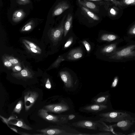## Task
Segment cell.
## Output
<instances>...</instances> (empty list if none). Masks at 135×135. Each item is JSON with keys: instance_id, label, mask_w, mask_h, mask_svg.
Instances as JSON below:
<instances>
[{"instance_id": "1", "label": "cell", "mask_w": 135, "mask_h": 135, "mask_svg": "<svg viewBox=\"0 0 135 135\" xmlns=\"http://www.w3.org/2000/svg\"><path fill=\"white\" fill-rule=\"evenodd\" d=\"M102 120L109 123H117L131 116L126 112L118 111L110 112L99 114Z\"/></svg>"}, {"instance_id": "2", "label": "cell", "mask_w": 135, "mask_h": 135, "mask_svg": "<svg viewBox=\"0 0 135 135\" xmlns=\"http://www.w3.org/2000/svg\"><path fill=\"white\" fill-rule=\"evenodd\" d=\"M46 109H41L38 112L39 116L45 120L54 122L66 123L68 119V115H62L60 116H56L47 113Z\"/></svg>"}, {"instance_id": "3", "label": "cell", "mask_w": 135, "mask_h": 135, "mask_svg": "<svg viewBox=\"0 0 135 135\" xmlns=\"http://www.w3.org/2000/svg\"><path fill=\"white\" fill-rule=\"evenodd\" d=\"M39 96L38 93L35 91L26 92L24 96L25 108L27 111L32 106Z\"/></svg>"}, {"instance_id": "4", "label": "cell", "mask_w": 135, "mask_h": 135, "mask_svg": "<svg viewBox=\"0 0 135 135\" xmlns=\"http://www.w3.org/2000/svg\"><path fill=\"white\" fill-rule=\"evenodd\" d=\"M48 112L55 113H61L67 111L69 110V107L66 103L50 104L45 107Z\"/></svg>"}, {"instance_id": "5", "label": "cell", "mask_w": 135, "mask_h": 135, "mask_svg": "<svg viewBox=\"0 0 135 135\" xmlns=\"http://www.w3.org/2000/svg\"><path fill=\"white\" fill-rule=\"evenodd\" d=\"M100 124L91 120H83L73 123L72 125L76 127L96 130Z\"/></svg>"}, {"instance_id": "6", "label": "cell", "mask_w": 135, "mask_h": 135, "mask_svg": "<svg viewBox=\"0 0 135 135\" xmlns=\"http://www.w3.org/2000/svg\"><path fill=\"white\" fill-rule=\"evenodd\" d=\"M134 119L131 117L117 123L112 125V126L118 128L123 131H127L129 130L135 122Z\"/></svg>"}, {"instance_id": "7", "label": "cell", "mask_w": 135, "mask_h": 135, "mask_svg": "<svg viewBox=\"0 0 135 135\" xmlns=\"http://www.w3.org/2000/svg\"><path fill=\"white\" fill-rule=\"evenodd\" d=\"M66 17L65 15L63 17L59 26L57 28L52 29L51 36L54 41L58 40L61 37L64 32V25Z\"/></svg>"}, {"instance_id": "8", "label": "cell", "mask_w": 135, "mask_h": 135, "mask_svg": "<svg viewBox=\"0 0 135 135\" xmlns=\"http://www.w3.org/2000/svg\"><path fill=\"white\" fill-rule=\"evenodd\" d=\"M70 5L66 1H62L59 2L54 7L52 12V17L59 15L65 10L70 8Z\"/></svg>"}, {"instance_id": "9", "label": "cell", "mask_w": 135, "mask_h": 135, "mask_svg": "<svg viewBox=\"0 0 135 135\" xmlns=\"http://www.w3.org/2000/svg\"><path fill=\"white\" fill-rule=\"evenodd\" d=\"M60 75L62 80L64 83L65 86L70 88L73 86V81L71 75L68 71H61Z\"/></svg>"}, {"instance_id": "10", "label": "cell", "mask_w": 135, "mask_h": 135, "mask_svg": "<svg viewBox=\"0 0 135 135\" xmlns=\"http://www.w3.org/2000/svg\"><path fill=\"white\" fill-rule=\"evenodd\" d=\"M107 106L105 104H95L84 107L83 109L88 112H98L107 108Z\"/></svg>"}, {"instance_id": "11", "label": "cell", "mask_w": 135, "mask_h": 135, "mask_svg": "<svg viewBox=\"0 0 135 135\" xmlns=\"http://www.w3.org/2000/svg\"><path fill=\"white\" fill-rule=\"evenodd\" d=\"M83 55L81 49L77 48L71 50L68 54L67 58L68 60H75L81 57Z\"/></svg>"}, {"instance_id": "12", "label": "cell", "mask_w": 135, "mask_h": 135, "mask_svg": "<svg viewBox=\"0 0 135 135\" xmlns=\"http://www.w3.org/2000/svg\"><path fill=\"white\" fill-rule=\"evenodd\" d=\"M38 131L42 133L43 135H60L65 133V131L57 128H46Z\"/></svg>"}, {"instance_id": "13", "label": "cell", "mask_w": 135, "mask_h": 135, "mask_svg": "<svg viewBox=\"0 0 135 135\" xmlns=\"http://www.w3.org/2000/svg\"><path fill=\"white\" fill-rule=\"evenodd\" d=\"M16 121L12 122V121L7 119V124H11L17 126L23 129L28 130L32 129V128L28 126L27 125L22 119H16Z\"/></svg>"}, {"instance_id": "14", "label": "cell", "mask_w": 135, "mask_h": 135, "mask_svg": "<svg viewBox=\"0 0 135 135\" xmlns=\"http://www.w3.org/2000/svg\"><path fill=\"white\" fill-rule=\"evenodd\" d=\"M79 4L88 9H90L94 11L97 12L98 9L96 5L94 3L86 1L85 0H78Z\"/></svg>"}, {"instance_id": "15", "label": "cell", "mask_w": 135, "mask_h": 135, "mask_svg": "<svg viewBox=\"0 0 135 135\" xmlns=\"http://www.w3.org/2000/svg\"><path fill=\"white\" fill-rule=\"evenodd\" d=\"M25 15V13L22 9L16 10L13 13L12 20L15 22H18L23 19Z\"/></svg>"}, {"instance_id": "16", "label": "cell", "mask_w": 135, "mask_h": 135, "mask_svg": "<svg viewBox=\"0 0 135 135\" xmlns=\"http://www.w3.org/2000/svg\"><path fill=\"white\" fill-rule=\"evenodd\" d=\"M73 20V17L71 14H68L66 19L64 25V36H65L71 28Z\"/></svg>"}, {"instance_id": "17", "label": "cell", "mask_w": 135, "mask_h": 135, "mask_svg": "<svg viewBox=\"0 0 135 135\" xmlns=\"http://www.w3.org/2000/svg\"><path fill=\"white\" fill-rule=\"evenodd\" d=\"M13 75L15 77L24 78H30L32 77L31 73L26 68L22 70L20 72L13 74Z\"/></svg>"}, {"instance_id": "18", "label": "cell", "mask_w": 135, "mask_h": 135, "mask_svg": "<svg viewBox=\"0 0 135 135\" xmlns=\"http://www.w3.org/2000/svg\"><path fill=\"white\" fill-rule=\"evenodd\" d=\"M109 97V95H103L94 98L93 101L95 104H105L107 103Z\"/></svg>"}, {"instance_id": "19", "label": "cell", "mask_w": 135, "mask_h": 135, "mask_svg": "<svg viewBox=\"0 0 135 135\" xmlns=\"http://www.w3.org/2000/svg\"><path fill=\"white\" fill-rule=\"evenodd\" d=\"M81 8L85 13L93 20L97 21L99 20V17L93 13L90 10L82 6H81Z\"/></svg>"}, {"instance_id": "20", "label": "cell", "mask_w": 135, "mask_h": 135, "mask_svg": "<svg viewBox=\"0 0 135 135\" xmlns=\"http://www.w3.org/2000/svg\"><path fill=\"white\" fill-rule=\"evenodd\" d=\"M116 38V36L114 35L104 34L101 36L100 39L103 41H111L115 40Z\"/></svg>"}, {"instance_id": "21", "label": "cell", "mask_w": 135, "mask_h": 135, "mask_svg": "<svg viewBox=\"0 0 135 135\" xmlns=\"http://www.w3.org/2000/svg\"><path fill=\"white\" fill-rule=\"evenodd\" d=\"M34 22L33 21L31 20L29 22L22 28V31H27L31 30L33 27Z\"/></svg>"}, {"instance_id": "22", "label": "cell", "mask_w": 135, "mask_h": 135, "mask_svg": "<svg viewBox=\"0 0 135 135\" xmlns=\"http://www.w3.org/2000/svg\"><path fill=\"white\" fill-rule=\"evenodd\" d=\"M23 103L21 100L19 101L16 105L13 110V112L16 113H19L22 109Z\"/></svg>"}, {"instance_id": "23", "label": "cell", "mask_w": 135, "mask_h": 135, "mask_svg": "<svg viewBox=\"0 0 135 135\" xmlns=\"http://www.w3.org/2000/svg\"><path fill=\"white\" fill-rule=\"evenodd\" d=\"M115 47V45L113 44L104 47L102 50L103 53H109L112 52Z\"/></svg>"}, {"instance_id": "24", "label": "cell", "mask_w": 135, "mask_h": 135, "mask_svg": "<svg viewBox=\"0 0 135 135\" xmlns=\"http://www.w3.org/2000/svg\"><path fill=\"white\" fill-rule=\"evenodd\" d=\"M5 58L11 62L13 65H16L18 64L19 63L18 60L13 57L11 56H6Z\"/></svg>"}, {"instance_id": "25", "label": "cell", "mask_w": 135, "mask_h": 135, "mask_svg": "<svg viewBox=\"0 0 135 135\" xmlns=\"http://www.w3.org/2000/svg\"><path fill=\"white\" fill-rule=\"evenodd\" d=\"M23 43L27 49L31 52L39 54L41 53V51L34 48L30 47L24 41H23Z\"/></svg>"}, {"instance_id": "26", "label": "cell", "mask_w": 135, "mask_h": 135, "mask_svg": "<svg viewBox=\"0 0 135 135\" xmlns=\"http://www.w3.org/2000/svg\"><path fill=\"white\" fill-rule=\"evenodd\" d=\"M23 41H25L30 47L32 48L41 51L40 49L35 44L32 42H31L27 40H24Z\"/></svg>"}, {"instance_id": "27", "label": "cell", "mask_w": 135, "mask_h": 135, "mask_svg": "<svg viewBox=\"0 0 135 135\" xmlns=\"http://www.w3.org/2000/svg\"><path fill=\"white\" fill-rule=\"evenodd\" d=\"M121 2L124 5H135V0H122Z\"/></svg>"}, {"instance_id": "28", "label": "cell", "mask_w": 135, "mask_h": 135, "mask_svg": "<svg viewBox=\"0 0 135 135\" xmlns=\"http://www.w3.org/2000/svg\"><path fill=\"white\" fill-rule=\"evenodd\" d=\"M131 52V50L129 48H125L121 51L120 54L122 56H125L129 54Z\"/></svg>"}, {"instance_id": "29", "label": "cell", "mask_w": 135, "mask_h": 135, "mask_svg": "<svg viewBox=\"0 0 135 135\" xmlns=\"http://www.w3.org/2000/svg\"><path fill=\"white\" fill-rule=\"evenodd\" d=\"M73 38L72 37H70L65 43L64 46V48H67L69 47L73 42Z\"/></svg>"}, {"instance_id": "30", "label": "cell", "mask_w": 135, "mask_h": 135, "mask_svg": "<svg viewBox=\"0 0 135 135\" xmlns=\"http://www.w3.org/2000/svg\"><path fill=\"white\" fill-rule=\"evenodd\" d=\"M82 43L85 47L87 51L89 52L91 49V47L89 43L85 40H84Z\"/></svg>"}, {"instance_id": "31", "label": "cell", "mask_w": 135, "mask_h": 135, "mask_svg": "<svg viewBox=\"0 0 135 135\" xmlns=\"http://www.w3.org/2000/svg\"><path fill=\"white\" fill-rule=\"evenodd\" d=\"M17 2L21 5H25L31 3L30 0H16Z\"/></svg>"}, {"instance_id": "32", "label": "cell", "mask_w": 135, "mask_h": 135, "mask_svg": "<svg viewBox=\"0 0 135 135\" xmlns=\"http://www.w3.org/2000/svg\"><path fill=\"white\" fill-rule=\"evenodd\" d=\"M3 62L4 66L7 67H10L13 65L11 62L6 58L3 59Z\"/></svg>"}, {"instance_id": "33", "label": "cell", "mask_w": 135, "mask_h": 135, "mask_svg": "<svg viewBox=\"0 0 135 135\" xmlns=\"http://www.w3.org/2000/svg\"><path fill=\"white\" fill-rule=\"evenodd\" d=\"M118 82V78L117 77H115L111 85V87L112 88H114L117 85Z\"/></svg>"}, {"instance_id": "34", "label": "cell", "mask_w": 135, "mask_h": 135, "mask_svg": "<svg viewBox=\"0 0 135 135\" xmlns=\"http://www.w3.org/2000/svg\"><path fill=\"white\" fill-rule=\"evenodd\" d=\"M107 1H110L112 2L114 4L116 5H119L123 6L124 5L122 2L121 1H119L116 0H106Z\"/></svg>"}, {"instance_id": "35", "label": "cell", "mask_w": 135, "mask_h": 135, "mask_svg": "<svg viewBox=\"0 0 135 135\" xmlns=\"http://www.w3.org/2000/svg\"><path fill=\"white\" fill-rule=\"evenodd\" d=\"M45 87L48 89H50L51 88V84L49 79H47L45 85Z\"/></svg>"}, {"instance_id": "36", "label": "cell", "mask_w": 135, "mask_h": 135, "mask_svg": "<svg viewBox=\"0 0 135 135\" xmlns=\"http://www.w3.org/2000/svg\"><path fill=\"white\" fill-rule=\"evenodd\" d=\"M21 69L22 68L20 66L16 65L14 67L13 70V71L15 72L16 71H20Z\"/></svg>"}, {"instance_id": "37", "label": "cell", "mask_w": 135, "mask_h": 135, "mask_svg": "<svg viewBox=\"0 0 135 135\" xmlns=\"http://www.w3.org/2000/svg\"><path fill=\"white\" fill-rule=\"evenodd\" d=\"M110 12L111 14L113 16L116 15L117 13V11L113 8H112L110 9Z\"/></svg>"}, {"instance_id": "38", "label": "cell", "mask_w": 135, "mask_h": 135, "mask_svg": "<svg viewBox=\"0 0 135 135\" xmlns=\"http://www.w3.org/2000/svg\"><path fill=\"white\" fill-rule=\"evenodd\" d=\"M75 117V116L73 114H70L68 115V119L69 120H71L74 118Z\"/></svg>"}, {"instance_id": "39", "label": "cell", "mask_w": 135, "mask_h": 135, "mask_svg": "<svg viewBox=\"0 0 135 135\" xmlns=\"http://www.w3.org/2000/svg\"><path fill=\"white\" fill-rule=\"evenodd\" d=\"M131 31L133 34H135V24L131 28Z\"/></svg>"}, {"instance_id": "40", "label": "cell", "mask_w": 135, "mask_h": 135, "mask_svg": "<svg viewBox=\"0 0 135 135\" xmlns=\"http://www.w3.org/2000/svg\"><path fill=\"white\" fill-rule=\"evenodd\" d=\"M89 1H94L97 2H99V3H100L103 4V1L102 0H88Z\"/></svg>"}, {"instance_id": "41", "label": "cell", "mask_w": 135, "mask_h": 135, "mask_svg": "<svg viewBox=\"0 0 135 135\" xmlns=\"http://www.w3.org/2000/svg\"><path fill=\"white\" fill-rule=\"evenodd\" d=\"M8 126L13 131H14L17 133H18V132L17 131L16 129L15 128H12L11 127H10L9 126Z\"/></svg>"}, {"instance_id": "42", "label": "cell", "mask_w": 135, "mask_h": 135, "mask_svg": "<svg viewBox=\"0 0 135 135\" xmlns=\"http://www.w3.org/2000/svg\"><path fill=\"white\" fill-rule=\"evenodd\" d=\"M20 134L22 135H31V134L28 133H26L23 132H21L20 133H19Z\"/></svg>"}, {"instance_id": "43", "label": "cell", "mask_w": 135, "mask_h": 135, "mask_svg": "<svg viewBox=\"0 0 135 135\" xmlns=\"http://www.w3.org/2000/svg\"><path fill=\"white\" fill-rule=\"evenodd\" d=\"M129 134L135 135V131L133 133H131Z\"/></svg>"}]
</instances>
